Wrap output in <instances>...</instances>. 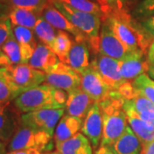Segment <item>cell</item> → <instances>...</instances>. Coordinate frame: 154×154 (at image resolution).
I'll return each instance as SVG.
<instances>
[{"label":"cell","instance_id":"cell-20","mask_svg":"<svg viewBox=\"0 0 154 154\" xmlns=\"http://www.w3.org/2000/svg\"><path fill=\"white\" fill-rule=\"evenodd\" d=\"M115 154H141L142 145L139 138L128 125L124 132L110 146Z\"/></svg>","mask_w":154,"mask_h":154},{"label":"cell","instance_id":"cell-18","mask_svg":"<svg viewBox=\"0 0 154 154\" xmlns=\"http://www.w3.org/2000/svg\"><path fill=\"white\" fill-rule=\"evenodd\" d=\"M59 62V58L49 46L38 42L28 64L34 69L47 73Z\"/></svg>","mask_w":154,"mask_h":154},{"label":"cell","instance_id":"cell-11","mask_svg":"<svg viewBox=\"0 0 154 154\" xmlns=\"http://www.w3.org/2000/svg\"><path fill=\"white\" fill-rule=\"evenodd\" d=\"M14 82L23 91L35 88L45 82V73L34 69L28 63L8 66Z\"/></svg>","mask_w":154,"mask_h":154},{"label":"cell","instance_id":"cell-45","mask_svg":"<svg viewBox=\"0 0 154 154\" xmlns=\"http://www.w3.org/2000/svg\"><path fill=\"white\" fill-rule=\"evenodd\" d=\"M141 154H143V152H142V153H141Z\"/></svg>","mask_w":154,"mask_h":154},{"label":"cell","instance_id":"cell-19","mask_svg":"<svg viewBox=\"0 0 154 154\" xmlns=\"http://www.w3.org/2000/svg\"><path fill=\"white\" fill-rule=\"evenodd\" d=\"M12 32L20 45L23 63H28L38 45L33 30L22 26L12 25Z\"/></svg>","mask_w":154,"mask_h":154},{"label":"cell","instance_id":"cell-39","mask_svg":"<svg viewBox=\"0 0 154 154\" xmlns=\"http://www.w3.org/2000/svg\"><path fill=\"white\" fill-rule=\"evenodd\" d=\"M94 154H115L113 152L112 149L110 146H99L98 148L96 149Z\"/></svg>","mask_w":154,"mask_h":154},{"label":"cell","instance_id":"cell-28","mask_svg":"<svg viewBox=\"0 0 154 154\" xmlns=\"http://www.w3.org/2000/svg\"><path fill=\"white\" fill-rule=\"evenodd\" d=\"M73 43L74 42L72 41L71 37L69 35V33L58 30L52 51L57 56L60 62L63 63L65 62L67 56L73 45Z\"/></svg>","mask_w":154,"mask_h":154},{"label":"cell","instance_id":"cell-26","mask_svg":"<svg viewBox=\"0 0 154 154\" xmlns=\"http://www.w3.org/2000/svg\"><path fill=\"white\" fill-rule=\"evenodd\" d=\"M8 16L12 25L22 26L33 30L39 17H41L38 13L22 8H11Z\"/></svg>","mask_w":154,"mask_h":154},{"label":"cell","instance_id":"cell-3","mask_svg":"<svg viewBox=\"0 0 154 154\" xmlns=\"http://www.w3.org/2000/svg\"><path fill=\"white\" fill-rule=\"evenodd\" d=\"M123 105L124 99L116 92L99 103L103 117L101 146L110 147L126 129L128 120Z\"/></svg>","mask_w":154,"mask_h":154},{"label":"cell","instance_id":"cell-27","mask_svg":"<svg viewBox=\"0 0 154 154\" xmlns=\"http://www.w3.org/2000/svg\"><path fill=\"white\" fill-rule=\"evenodd\" d=\"M35 36L38 38L39 42L46 45L51 49H53L56 38L58 30L46 22L43 17H39L35 27L33 28Z\"/></svg>","mask_w":154,"mask_h":154},{"label":"cell","instance_id":"cell-2","mask_svg":"<svg viewBox=\"0 0 154 154\" xmlns=\"http://www.w3.org/2000/svg\"><path fill=\"white\" fill-rule=\"evenodd\" d=\"M67 99L63 90L44 82L24 91L14 100V105L22 113L44 109H64Z\"/></svg>","mask_w":154,"mask_h":154},{"label":"cell","instance_id":"cell-21","mask_svg":"<svg viewBox=\"0 0 154 154\" xmlns=\"http://www.w3.org/2000/svg\"><path fill=\"white\" fill-rule=\"evenodd\" d=\"M83 120L73 116H63L56 127L54 140L56 144L63 142L75 135L82 129Z\"/></svg>","mask_w":154,"mask_h":154},{"label":"cell","instance_id":"cell-36","mask_svg":"<svg viewBox=\"0 0 154 154\" xmlns=\"http://www.w3.org/2000/svg\"><path fill=\"white\" fill-rule=\"evenodd\" d=\"M141 26L144 30L148 33L151 37L154 38V16L147 17L141 22Z\"/></svg>","mask_w":154,"mask_h":154},{"label":"cell","instance_id":"cell-37","mask_svg":"<svg viewBox=\"0 0 154 154\" xmlns=\"http://www.w3.org/2000/svg\"><path fill=\"white\" fill-rule=\"evenodd\" d=\"M42 152L37 149H21V150H15V151H9L6 154H41Z\"/></svg>","mask_w":154,"mask_h":154},{"label":"cell","instance_id":"cell-12","mask_svg":"<svg viewBox=\"0 0 154 154\" xmlns=\"http://www.w3.org/2000/svg\"><path fill=\"white\" fill-rule=\"evenodd\" d=\"M20 111L11 102L0 103V140L7 145L11 142L21 125Z\"/></svg>","mask_w":154,"mask_h":154},{"label":"cell","instance_id":"cell-23","mask_svg":"<svg viewBox=\"0 0 154 154\" xmlns=\"http://www.w3.org/2000/svg\"><path fill=\"white\" fill-rule=\"evenodd\" d=\"M64 63L72 67L80 74L90 66L89 50L87 43L75 41Z\"/></svg>","mask_w":154,"mask_h":154},{"label":"cell","instance_id":"cell-32","mask_svg":"<svg viewBox=\"0 0 154 154\" xmlns=\"http://www.w3.org/2000/svg\"><path fill=\"white\" fill-rule=\"evenodd\" d=\"M11 8H22L33 11L41 15L42 11L49 4V0H3Z\"/></svg>","mask_w":154,"mask_h":154},{"label":"cell","instance_id":"cell-4","mask_svg":"<svg viewBox=\"0 0 154 154\" xmlns=\"http://www.w3.org/2000/svg\"><path fill=\"white\" fill-rule=\"evenodd\" d=\"M49 2L85 34L93 52L99 53L102 18L92 13L75 10L58 0H49Z\"/></svg>","mask_w":154,"mask_h":154},{"label":"cell","instance_id":"cell-13","mask_svg":"<svg viewBox=\"0 0 154 154\" xmlns=\"http://www.w3.org/2000/svg\"><path fill=\"white\" fill-rule=\"evenodd\" d=\"M81 130L90 140L94 148L97 149V147H99L103 134V117L99 103L94 102L92 105L84 119Z\"/></svg>","mask_w":154,"mask_h":154},{"label":"cell","instance_id":"cell-41","mask_svg":"<svg viewBox=\"0 0 154 154\" xmlns=\"http://www.w3.org/2000/svg\"><path fill=\"white\" fill-rule=\"evenodd\" d=\"M149 75L154 79V63H150V67H149Z\"/></svg>","mask_w":154,"mask_h":154},{"label":"cell","instance_id":"cell-44","mask_svg":"<svg viewBox=\"0 0 154 154\" xmlns=\"http://www.w3.org/2000/svg\"><path fill=\"white\" fill-rule=\"evenodd\" d=\"M41 154H51V152H42Z\"/></svg>","mask_w":154,"mask_h":154},{"label":"cell","instance_id":"cell-6","mask_svg":"<svg viewBox=\"0 0 154 154\" xmlns=\"http://www.w3.org/2000/svg\"><path fill=\"white\" fill-rule=\"evenodd\" d=\"M45 82L53 88L69 93L81 88L82 75L69 65L59 62L51 70L45 73Z\"/></svg>","mask_w":154,"mask_h":154},{"label":"cell","instance_id":"cell-33","mask_svg":"<svg viewBox=\"0 0 154 154\" xmlns=\"http://www.w3.org/2000/svg\"><path fill=\"white\" fill-rule=\"evenodd\" d=\"M12 33V24L9 16L0 15V49Z\"/></svg>","mask_w":154,"mask_h":154},{"label":"cell","instance_id":"cell-1","mask_svg":"<svg viewBox=\"0 0 154 154\" xmlns=\"http://www.w3.org/2000/svg\"><path fill=\"white\" fill-rule=\"evenodd\" d=\"M102 20L109 23L116 35L130 51L141 50L146 52L152 44L151 36L133 19L127 9L105 13Z\"/></svg>","mask_w":154,"mask_h":154},{"label":"cell","instance_id":"cell-22","mask_svg":"<svg viewBox=\"0 0 154 154\" xmlns=\"http://www.w3.org/2000/svg\"><path fill=\"white\" fill-rule=\"evenodd\" d=\"M90 143L88 137L78 133L65 141L56 144V149L60 154H93Z\"/></svg>","mask_w":154,"mask_h":154},{"label":"cell","instance_id":"cell-8","mask_svg":"<svg viewBox=\"0 0 154 154\" xmlns=\"http://www.w3.org/2000/svg\"><path fill=\"white\" fill-rule=\"evenodd\" d=\"M99 72L106 85L112 92H116L118 88L126 82L121 74L119 60L99 53L90 63Z\"/></svg>","mask_w":154,"mask_h":154},{"label":"cell","instance_id":"cell-34","mask_svg":"<svg viewBox=\"0 0 154 154\" xmlns=\"http://www.w3.org/2000/svg\"><path fill=\"white\" fill-rule=\"evenodd\" d=\"M97 3L101 7L103 15L110 11H117L126 10L125 0H97Z\"/></svg>","mask_w":154,"mask_h":154},{"label":"cell","instance_id":"cell-9","mask_svg":"<svg viewBox=\"0 0 154 154\" xmlns=\"http://www.w3.org/2000/svg\"><path fill=\"white\" fill-rule=\"evenodd\" d=\"M129 52L130 51L116 35L109 23L102 20L99 33V53L116 60H122Z\"/></svg>","mask_w":154,"mask_h":154},{"label":"cell","instance_id":"cell-38","mask_svg":"<svg viewBox=\"0 0 154 154\" xmlns=\"http://www.w3.org/2000/svg\"><path fill=\"white\" fill-rule=\"evenodd\" d=\"M11 65V60L9 59V57L5 55V53L0 49V68L2 67H8Z\"/></svg>","mask_w":154,"mask_h":154},{"label":"cell","instance_id":"cell-42","mask_svg":"<svg viewBox=\"0 0 154 154\" xmlns=\"http://www.w3.org/2000/svg\"><path fill=\"white\" fill-rule=\"evenodd\" d=\"M6 145L0 140V154H6L5 152Z\"/></svg>","mask_w":154,"mask_h":154},{"label":"cell","instance_id":"cell-14","mask_svg":"<svg viewBox=\"0 0 154 154\" xmlns=\"http://www.w3.org/2000/svg\"><path fill=\"white\" fill-rule=\"evenodd\" d=\"M41 17H43L46 22H48L57 30L64 31L70 33L74 36L75 40L77 42H87L88 38L85 34L79 30L63 14H62L57 8L49 4L44 9L41 13Z\"/></svg>","mask_w":154,"mask_h":154},{"label":"cell","instance_id":"cell-15","mask_svg":"<svg viewBox=\"0 0 154 154\" xmlns=\"http://www.w3.org/2000/svg\"><path fill=\"white\" fill-rule=\"evenodd\" d=\"M145 53L141 50L134 51H130L123 59L119 60L122 76L124 80L131 82L148 71L150 63L145 58Z\"/></svg>","mask_w":154,"mask_h":154},{"label":"cell","instance_id":"cell-10","mask_svg":"<svg viewBox=\"0 0 154 154\" xmlns=\"http://www.w3.org/2000/svg\"><path fill=\"white\" fill-rule=\"evenodd\" d=\"M81 88L94 99V102L100 103L110 97L112 91L94 67L90 65L81 73Z\"/></svg>","mask_w":154,"mask_h":154},{"label":"cell","instance_id":"cell-25","mask_svg":"<svg viewBox=\"0 0 154 154\" xmlns=\"http://www.w3.org/2000/svg\"><path fill=\"white\" fill-rule=\"evenodd\" d=\"M135 89V88H134ZM137 112L139 116L150 126L154 128V104L135 89L132 99H128Z\"/></svg>","mask_w":154,"mask_h":154},{"label":"cell","instance_id":"cell-35","mask_svg":"<svg viewBox=\"0 0 154 154\" xmlns=\"http://www.w3.org/2000/svg\"><path fill=\"white\" fill-rule=\"evenodd\" d=\"M136 17L147 18L154 16V0H142L134 11Z\"/></svg>","mask_w":154,"mask_h":154},{"label":"cell","instance_id":"cell-43","mask_svg":"<svg viewBox=\"0 0 154 154\" xmlns=\"http://www.w3.org/2000/svg\"><path fill=\"white\" fill-rule=\"evenodd\" d=\"M51 154H60L57 151H56V152H51Z\"/></svg>","mask_w":154,"mask_h":154},{"label":"cell","instance_id":"cell-5","mask_svg":"<svg viewBox=\"0 0 154 154\" xmlns=\"http://www.w3.org/2000/svg\"><path fill=\"white\" fill-rule=\"evenodd\" d=\"M52 136L48 133L21 123L9 143V151L34 148L41 152H49L52 146Z\"/></svg>","mask_w":154,"mask_h":154},{"label":"cell","instance_id":"cell-31","mask_svg":"<svg viewBox=\"0 0 154 154\" xmlns=\"http://www.w3.org/2000/svg\"><path fill=\"white\" fill-rule=\"evenodd\" d=\"M63 2L67 5L70 6L72 8L78 11L92 13L99 17H103V11L99 3H96L93 0H58Z\"/></svg>","mask_w":154,"mask_h":154},{"label":"cell","instance_id":"cell-24","mask_svg":"<svg viewBox=\"0 0 154 154\" xmlns=\"http://www.w3.org/2000/svg\"><path fill=\"white\" fill-rule=\"evenodd\" d=\"M23 92L14 82L8 67L0 68V103L14 101Z\"/></svg>","mask_w":154,"mask_h":154},{"label":"cell","instance_id":"cell-17","mask_svg":"<svg viewBox=\"0 0 154 154\" xmlns=\"http://www.w3.org/2000/svg\"><path fill=\"white\" fill-rule=\"evenodd\" d=\"M94 99L86 94L81 88L68 93L66 102L67 115L85 119L92 105Z\"/></svg>","mask_w":154,"mask_h":154},{"label":"cell","instance_id":"cell-7","mask_svg":"<svg viewBox=\"0 0 154 154\" xmlns=\"http://www.w3.org/2000/svg\"><path fill=\"white\" fill-rule=\"evenodd\" d=\"M64 114V109H44L23 113L21 116V123L43 130L53 136L55 127Z\"/></svg>","mask_w":154,"mask_h":154},{"label":"cell","instance_id":"cell-30","mask_svg":"<svg viewBox=\"0 0 154 154\" xmlns=\"http://www.w3.org/2000/svg\"><path fill=\"white\" fill-rule=\"evenodd\" d=\"M1 49L11 60V65L23 63L21 48L13 34V32L11 34V36L9 37V38L6 40V42L2 46Z\"/></svg>","mask_w":154,"mask_h":154},{"label":"cell","instance_id":"cell-16","mask_svg":"<svg viewBox=\"0 0 154 154\" xmlns=\"http://www.w3.org/2000/svg\"><path fill=\"white\" fill-rule=\"evenodd\" d=\"M123 108L125 110L128 125L139 138L142 147L146 146L154 140V128L143 121L128 100H124Z\"/></svg>","mask_w":154,"mask_h":154},{"label":"cell","instance_id":"cell-40","mask_svg":"<svg viewBox=\"0 0 154 154\" xmlns=\"http://www.w3.org/2000/svg\"><path fill=\"white\" fill-rule=\"evenodd\" d=\"M147 60L149 63H154V41L152 42L148 49V53H147Z\"/></svg>","mask_w":154,"mask_h":154},{"label":"cell","instance_id":"cell-29","mask_svg":"<svg viewBox=\"0 0 154 154\" xmlns=\"http://www.w3.org/2000/svg\"><path fill=\"white\" fill-rule=\"evenodd\" d=\"M133 86L140 94L144 95L154 104V81L146 73L133 81Z\"/></svg>","mask_w":154,"mask_h":154}]
</instances>
